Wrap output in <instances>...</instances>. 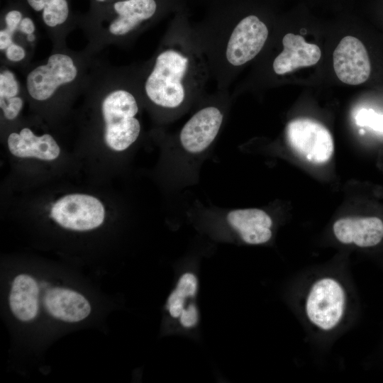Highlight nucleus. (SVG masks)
<instances>
[{"mask_svg":"<svg viewBox=\"0 0 383 383\" xmlns=\"http://www.w3.org/2000/svg\"><path fill=\"white\" fill-rule=\"evenodd\" d=\"M142 77L138 86L143 96L167 118L182 114L206 94L208 64L185 18H177L169 26Z\"/></svg>","mask_w":383,"mask_h":383,"instance_id":"nucleus-1","label":"nucleus"},{"mask_svg":"<svg viewBox=\"0 0 383 383\" xmlns=\"http://www.w3.org/2000/svg\"><path fill=\"white\" fill-rule=\"evenodd\" d=\"M138 86L115 89L102 101L105 143L115 151L126 150L140 135L139 102L133 90Z\"/></svg>","mask_w":383,"mask_h":383,"instance_id":"nucleus-2","label":"nucleus"},{"mask_svg":"<svg viewBox=\"0 0 383 383\" xmlns=\"http://www.w3.org/2000/svg\"><path fill=\"white\" fill-rule=\"evenodd\" d=\"M348 304V292L341 281L325 275L316 279L308 287L303 299V311L313 328L328 333L342 323Z\"/></svg>","mask_w":383,"mask_h":383,"instance_id":"nucleus-3","label":"nucleus"},{"mask_svg":"<svg viewBox=\"0 0 383 383\" xmlns=\"http://www.w3.org/2000/svg\"><path fill=\"white\" fill-rule=\"evenodd\" d=\"M231 99L229 89H217L202 98L198 109L178 134V141L184 150L197 155L210 147L223 126Z\"/></svg>","mask_w":383,"mask_h":383,"instance_id":"nucleus-4","label":"nucleus"},{"mask_svg":"<svg viewBox=\"0 0 383 383\" xmlns=\"http://www.w3.org/2000/svg\"><path fill=\"white\" fill-rule=\"evenodd\" d=\"M286 136L290 147L301 157L314 164L328 162L333 153L330 131L313 119L299 118L289 121Z\"/></svg>","mask_w":383,"mask_h":383,"instance_id":"nucleus-5","label":"nucleus"},{"mask_svg":"<svg viewBox=\"0 0 383 383\" xmlns=\"http://www.w3.org/2000/svg\"><path fill=\"white\" fill-rule=\"evenodd\" d=\"M50 216L63 228L89 231L101 225L105 211L103 204L94 196L74 194L57 200L52 207Z\"/></svg>","mask_w":383,"mask_h":383,"instance_id":"nucleus-6","label":"nucleus"},{"mask_svg":"<svg viewBox=\"0 0 383 383\" xmlns=\"http://www.w3.org/2000/svg\"><path fill=\"white\" fill-rule=\"evenodd\" d=\"M78 73L73 59L63 53L50 55L45 64L32 70L26 77L29 95L37 101H45L54 95L59 87L72 83Z\"/></svg>","mask_w":383,"mask_h":383,"instance_id":"nucleus-7","label":"nucleus"},{"mask_svg":"<svg viewBox=\"0 0 383 383\" xmlns=\"http://www.w3.org/2000/svg\"><path fill=\"white\" fill-rule=\"evenodd\" d=\"M333 68L338 79L348 84H360L369 78L370 62L363 43L353 36H345L333 52Z\"/></svg>","mask_w":383,"mask_h":383,"instance_id":"nucleus-8","label":"nucleus"},{"mask_svg":"<svg viewBox=\"0 0 383 383\" xmlns=\"http://www.w3.org/2000/svg\"><path fill=\"white\" fill-rule=\"evenodd\" d=\"M282 50L272 62V70L284 75L293 70L316 64L321 56L319 47L307 43L300 35L285 34L282 39Z\"/></svg>","mask_w":383,"mask_h":383,"instance_id":"nucleus-9","label":"nucleus"},{"mask_svg":"<svg viewBox=\"0 0 383 383\" xmlns=\"http://www.w3.org/2000/svg\"><path fill=\"white\" fill-rule=\"evenodd\" d=\"M156 0H123L113 4L117 17L109 26V33L116 37H128L135 33L157 11Z\"/></svg>","mask_w":383,"mask_h":383,"instance_id":"nucleus-10","label":"nucleus"},{"mask_svg":"<svg viewBox=\"0 0 383 383\" xmlns=\"http://www.w3.org/2000/svg\"><path fill=\"white\" fill-rule=\"evenodd\" d=\"M333 233L343 244L361 248L378 245L383 239V221L377 217H345L335 221Z\"/></svg>","mask_w":383,"mask_h":383,"instance_id":"nucleus-11","label":"nucleus"},{"mask_svg":"<svg viewBox=\"0 0 383 383\" xmlns=\"http://www.w3.org/2000/svg\"><path fill=\"white\" fill-rule=\"evenodd\" d=\"M45 306L52 316L70 323L84 320L91 309L89 302L83 295L61 287H54L46 292Z\"/></svg>","mask_w":383,"mask_h":383,"instance_id":"nucleus-12","label":"nucleus"},{"mask_svg":"<svg viewBox=\"0 0 383 383\" xmlns=\"http://www.w3.org/2000/svg\"><path fill=\"white\" fill-rule=\"evenodd\" d=\"M227 220L248 244H262L269 241L272 237V218L262 210H233L228 213Z\"/></svg>","mask_w":383,"mask_h":383,"instance_id":"nucleus-13","label":"nucleus"},{"mask_svg":"<svg viewBox=\"0 0 383 383\" xmlns=\"http://www.w3.org/2000/svg\"><path fill=\"white\" fill-rule=\"evenodd\" d=\"M7 143L10 152L18 157L53 160L60 152V147L50 135L37 136L28 128H23L18 133H11Z\"/></svg>","mask_w":383,"mask_h":383,"instance_id":"nucleus-14","label":"nucleus"},{"mask_svg":"<svg viewBox=\"0 0 383 383\" xmlns=\"http://www.w3.org/2000/svg\"><path fill=\"white\" fill-rule=\"evenodd\" d=\"M39 289L30 275L18 274L13 281L9 306L13 314L21 321H30L38 314Z\"/></svg>","mask_w":383,"mask_h":383,"instance_id":"nucleus-15","label":"nucleus"},{"mask_svg":"<svg viewBox=\"0 0 383 383\" xmlns=\"http://www.w3.org/2000/svg\"><path fill=\"white\" fill-rule=\"evenodd\" d=\"M27 1L35 11H43V22L49 27L62 25L68 18L69 6L66 0H27Z\"/></svg>","mask_w":383,"mask_h":383,"instance_id":"nucleus-16","label":"nucleus"},{"mask_svg":"<svg viewBox=\"0 0 383 383\" xmlns=\"http://www.w3.org/2000/svg\"><path fill=\"white\" fill-rule=\"evenodd\" d=\"M197 289L196 277L192 273H185L179 279L175 290L168 299L170 315L174 318L181 316L184 310L186 299L193 296Z\"/></svg>","mask_w":383,"mask_h":383,"instance_id":"nucleus-17","label":"nucleus"},{"mask_svg":"<svg viewBox=\"0 0 383 383\" xmlns=\"http://www.w3.org/2000/svg\"><path fill=\"white\" fill-rule=\"evenodd\" d=\"M20 85L15 74L9 70L0 74V101H6L18 96Z\"/></svg>","mask_w":383,"mask_h":383,"instance_id":"nucleus-18","label":"nucleus"},{"mask_svg":"<svg viewBox=\"0 0 383 383\" xmlns=\"http://www.w3.org/2000/svg\"><path fill=\"white\" fill-rule=\"evenodd\" d=\"M355 120L359 126H367L383 133V115H379L372 109H361L357 113Z\"/></svg>","mask_w":383,"mask_h":383,"instance_id":"nucleus-19","label":"nucleus"},{"mask_svg":"<svg viewBox=\"0 0 383 383\" xmlns=\"http://www.w3.org/2000/svg\"><path fill=\"white\" fill-rule=\"evenodd\" d=\"M23 105V99L17 96L6 101H0L4 116L8 120H13L19 114Z\"/></svg>","mask_w":383,"mask_h":383,"instance_id":"nucleus-20","label":"nucleus"},{"mask_svg":"<svg viewBox=\"0 0 383 383\" xmlns=\"http://www.w3.org/2000/svg\"><path fill=\"white\" fill-rule=\"evenodd\" d=\"M22 19L23 16L19 11L12 10L9 11L5 16L6 27L4 29L14 35L15 32L18 30Z\"/></svg>","mask_w":383,"mask_h":383,"instance_id":"nucleus-21","label":"nucleus"},{"mask_svg":"<svg viewBox=\"0 0 383 383\" xmlns=\"http://www.w3.org/2000/svg\"><path fill=\"white\" fill-rule=\"evenodd\" d=\"M5 51L6 58L11 62H20L26 57L25 49L21 45L15 43L14 42L11 43Z\"/></svg>","mask_w":383,"mask_h":383,"instance_id":"nucleus-22","label":"nucleus"},{"mask_svg":"<svg viewBox=\"0 0 383 383\" xmlns=\"http://www.w3.org/2000/svg\"><path fill=\"white\" fill-rule=\"evenodd\" d=\"M18 30L26 35H28L35 33V26L31 18L28 17L23 18L20 23Z\"/></svg>","mask_w":383,"mask_h":383,"instance_id":"nucleus-23","label":"nucleus"},{"mask_svg":"<svg viewBox=\"0 0 383 383\" xmlns=\"http://www.w3.org/2000/svg\"><path fill=\"white\" fill-rule=\"evenodd\" d=\"M35 39V36L34 33L28 35L26 36V40L28 42L31 43V42L34 41Z\"/></svg>","mask_w":383,"mask_h":383,"instance_id":"nucleus-24","label":"nucleus"},{"mask_svg":"<svg viewBox=\"0 0 383 383\" xmlns=\"http://www.w3.org/2000/svg\"><path fill=\"white\" fill-rule=\"evenodd\" d=\"M96 1H100V2H102V1H106V0H96Z\"/></svg>","mask_w":383,"mask_h":383,"instance_id":"nucleus-25","label":"nucleus"}]
</instances>
